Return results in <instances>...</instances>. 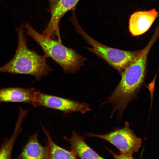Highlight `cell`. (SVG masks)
<instances>
[{
	"mask_svg": "<svg viewBox=\"0 0 159 159\" xmlns=\"http://www.w3.org/2000/svg\"><path fill=\"white\" fill-rule=\"evenodd\" d=\"M159 37L154 33L148 43L138 56L125 69L117 86L111 95L105 99L101 105L111 103L112 110L110 116L112 118L117 112V121L122 120L124 111L131 101L136 97L145 80L146 73L148 55L153 45Z\"/></svg>",
	"mask_w": 159,
	"mask_h": 159,
	"instance_id": "obj_1",
	"label": "cell"
},
{
	"mask_svg": "<svg viewBox=\"0 0 159 159\" xmlns=\"http://www.w3.org/2000/svg\"><path fill=\"white\" fill-rule=\"evenodd\" d=\"M23 27L21 25L16 28L18 45L15 54L8 63L0 67V72L29 74L39 81L52 70L46 62V56L40 55L27 47Z\"/></svg>",
	"mask_w": 159,
	"mask_h": 159,
	"instance_id": "obj_2",
	"label": "cell"
},
{
	"mask_svg": "<svg viewBox=\"0 0 159 159\" xmlns=\"http://www.w3.org/2000/svg\"><path fill=\"white\" fill-rule=\"evenodd\" d=\"M22 25L26 29V35L32 37L42 48L44 55L52 59L64 72L74 73L83 64L86 59L74 50L59 40L39 33L27 23Z\"/></svg>",
	"mask_w": 159,
	"mask_h": 159,
	"instance_id": "obj_3",
	"label": "cell"
},
{
	"mask_svg": "<svg viewBox=\"0 0 159 159\" xmlns=\"http://www.w3.org/2000/svg\"><path fill=\"white\" fill-rule=\"evenodd\" d=\"M76 17L71 20L76 32L91 46L87 48L90 52L102 59L121 74L125 68L139 54L142 50H122L105 45L94 39L82 29Z\"/></svg>",
	"mask_w": 159,
	"mask_h": 159,
	"instance_id": "obj_4",
	"label": "cell"
},
{
	"mask_svg": "<svg viewBox=\"0 0 159 159\" xmlns=\"http://www.w3.org/2000/svg\"><path fill=\"white\" fill-rule=\"evenodd\" d=\"M87 135L106 141L115 147L120 152L126 154L132 159L133 158L132 155L138 152L142 146L141 138L136 136L127 121L125 122L122 128L115 129L108 133H87Z\"/></svg>",
	"mask_w": 159,
	"mask_h": 159,
	"instance_id": "obj_5",
	"label": "cell"
},
{
	"mask_svg": "<svg viewBox=\"0 0 159 159\" xmlns=\"http://www.w3.org/2000/svg\"><path fill=\"white\" fill-rule=\"evenodd\" d=\"M32 105L34 107H49L60 111L65 114L76 112L85 114L92 110L87 103L46 94L39 90L36 92Z\"/></svg>",
	"mask_w": 159,
	"mask_h": 159,
	"instance_id": "obj_6",
	"label": "cell"
},
{
	"mask_svg": "<svg viewBox=\"0 0 159 159\" xmlns=\"http://www.w3.org/2000/svg\"><path fill=\"white\" fill-rule=\"evenodd\" d=\"M80 0H58L57 3L50 8L51 17L42 34L54 39L55 35L57 36L61 41L59 33V23L61 19L65 13L75 8Z\"/></svg>",
	"mask_w": 159,
	"mask_h": 159,
	"instance_id": "obj_7",
	"label": "cell"
},
{
	"mask_svg": "<svg viewBox=\"0 0 159 159\" xmlns=\"http://www.w3.org/2000/svg\"><path fill=\"white\" fill-rule=\"evenodd\" d=\"M158 14L155 9L138 11L130 16L129 22V32L133 36L145 33L150 28Z\"/></svg>",
	"mask_w": 159,
	"mask_h": 159,
	"instance_id": "obj_8",
	"label": "cell"
},
{
	"mask_svg": "<svg viewBox=\"0 0 159 159\" xmlns=\"http://www.w3.org/2000/svg\"><path fill=\"white\" fill-rule=\"evenodd\" d=\"M37 90L20 87L0 88V103L25 102L33 105Z\"/></svg>",
	"mask_w": 159,
	"mask_h": 159,
	"instance_id": "obj_9",
	"label": "cell"
},
{
	"mask_svg": "<svg viewBox=\"0 0 159 159\" xmlns=\"http://www.w3.org/2000/svg\"><path fill=\"white\" fill-rule=\"evenodd\" d=\"M22 159H49L48 147L42 146L39 143L37 133L29 136L28 140L21 153L16 158Z\"/></svg>",
	"mask_w": 159,
	"mask_h": 159,
	"instance_id": "obj_10",
	"label": "cell"
},
{
	"mask_svg": "<svg viewBox=\"0 0 159 159\" xmlns=\"http://www.w3.org/2000/svg\"><path fill=\"white\" fill-rule=\"evenodd\" d=\"M83 136H80L74 131L69 139L71 151L78 158L81 159H103L84 141Z\"/></svg>",
	"mask_w": 159,
	"mask_h": 159,
	"instance_id": "obj_11",
	"label": "cell"
},
{
	"mask_svg": "<svg viewBox=\"0 0 159 159\" xmlns=\"http://www.w3.org/2000/svg\"><path fill=\"white\" fill-rule=\"evenodd\" d=\"M28 112L26 110L23 109L21 107L20 108L18 118L16 124L14 132L9 139L5 140L0 148V159L11 158V153L14 142L16 138L22 132L21 126Z\"/></svg>",
	"mask_w": 159,
	"mask_h": 159,
	"instance_id": "obj_12",
	"label": "cell"
},
{
	"mask_svg": "<svg viewBox=\"0 0 159 159\" xmlns=\"http://www.w3.org/2000/svg\"><path fill=\"white\" fill-rule=\"evenodd\" d=\"M42 129L47 138L46 145L48 148L49 159L77 158L71 151L66 150L56 144L53 141L49 132L43 127Z\"/></svg>",
	"mask_w": 159,
	"mask_h": 159,
	"instance_id": "obj_13",
	"label": "cell"
},
{
	"mask_svg": "<svg viewBox=\"0 0 159 159\" xmlns=\"http://www.w3.org/2000/svg\"><path fill=\"white\" fill-rule=\"evenodd\" d=\"M112 154L115 158L116 159H132L130 157L126 154L120 152L119 155H117L113 153L110 150H108Z\"/></svg>",
	"mask_w": 159,
	"mask_h": 159,
	"instance_id": "obj_14",
	"label": "cell"
},
{
	"mask_svg": "<svg viewBox=\"0 0 159 159\" xmlns=\"http://www.w3.org/2000/svg\"><path fill=\"white\" fill-rule=\"evenodd\" d=\"M49 3L50 7L51 8L57 3L58 0H49Z\"/></svg>",
	"mask_w": 159,
	"mask_h": 159,
	"instance_id": "obj_15",
	"label": "cell"
},
{
	"mask_svg": "<svg viewBox=\"0 0 159 159\" xmlns=\"http://www.w3.org/2000/svg\"></svg>",
	"mask_w": 159,
	"mask_h": 159,
	"instance_id": "obj_16",
	"label": "cell"
}]
</instances>
